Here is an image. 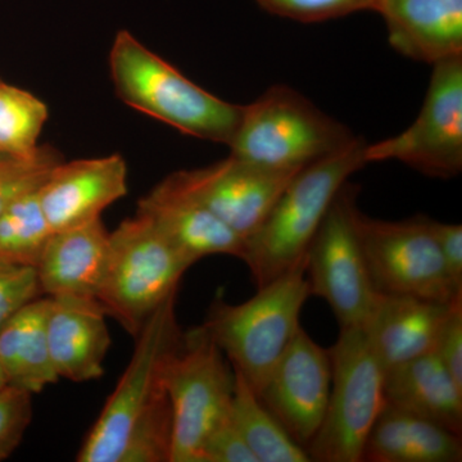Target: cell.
<instances>
[{"mask_svg":"<svg viewBox=\"0 0 462 462\" xmlns=\"http://www.w3.org/2000/svg\"><path fill=\"white\" fill-rule=\"evenodd\" d=\"M171 294L136 334L135 348L114 393L85 438L79 462H170L171 403L163 370L181 339Z\"/></svg>","mask_w":462,"mask_h":462,"instance_id":"1","label":"cell"},{"mask_svg":"<svg viewBox=\"0 0 462 462\" xmlns=\"http://www.w3.org/2000/svg\"><path fill=\"white\" fill-rule=\"evenodd\" d=\"M366 147L363 138H356L348 147L303 167L291 179L263 224L245 239L242 261L257 288L305 256L340 188L369 165Z\"/></svg>","mask_w":462,"mask_h":462,"instance_id":"2","label":"cell"},{"mask_svg":"<svg viewBox=\"0 0 462 462\" xmlns=\"http://www.w3.org/2000/svg\"><path fill=\"white\" fill-rule=\"evenodd\" d=\"M118 98L179 132L229 145L243 106L208 93L147 50L129 32L116 35L109 56Z\"/></svg>","mask_w":462,"mask_h":462,"instance_id":"3","label":"cell"},{"mask_svg":"<svg viewBox=\"0 0 462 462\" xmlns=\"http://www.w3.org/2000/svg\"><path fill=\"white\" fill-rule=\"evenodd\" d=\"M257 289L256 296L239 305L218 298L200 325L256 393L300 329V311L311 296L306 254Z\"/></svg>","mask_w":462,"mask_h":462,"instance_id":"4","label":"cell"},{"mask_svg":"<svg viewBox=\"0 0 462 462\" xmlns=\"http://www.w3.org/2000/svg\"><path fill=\"white\" fill-rule=\"evenodd\" d=\"M357 136L287 85H273L243 106L230 154L272 169H303Z\"/></svg>","mask_w":462,"mask_h":462,"instance_id":"5","label":"cell"},{"mask_svg":"<svg viewBox=\"0 0 462 462\" xmlns=\"http://www.w3.org/2000/svg\"><path fill=\"white\" fill-rule=\"evenodd\" d=\"M191 264L156 225L136 214L109 233L97 300L106 314L135 337L158 307L178 291Z\"/></svg>","mask_w":462,"mask_h":462,"instance_id":"6","label":"cell"},{"mask_svg":"<svg viewBox=\"0 0 462 462\" xmlns=\"http://www.w3.org/2000/svg\"><path fill=\"white\" fill-rule=\"evenodd\" d=\"M329 355V401L307 454L311 461L361 462L367 437L387 403L385 370L363 327L342 328Z\"/></svg>","mask_w":462,"mask_h":462,"instance_id":"7","label":"cell"},{"mask_svg":"<svg viewBox=\"0 0 462 462\" xmlns=\"http://www.w3.org/2000/svg\"><path fill=\"white\" fill-rule=\"evenodd\" d=\"M172 411L170 462H200L207 437L229 415L233 366L202 327L182 333L163 370Z\"/></svg>","mask_w":462,"mask_h":462,"instance_id":"8","label":"cell"},{"mask_svg":"<svg viewBox=\"0 0 462 462\" xmlns=\"http://www.w3.org/2000/svg\"><path fill=\"white\" fill-rule=\"evenodd\" d=\"M357 185L346 181L306 251L310 294L327 300L342 328L364 327L379 294L358 236Z\"/></svg>","mask_w":462,"mask_h":462,"instance_id":"9","label":"cell"},{"mask_svg":"<svg viewBox=\"0 0 462 462\" xmlns=\"http://www.w3.org/2000/svg\"><path fill=\"white\" fill-rule=\"evenodd\" d=\"M358 236L370 281L383 296H409L451 302L462 296L447 273L430 229V218H372L360 211Z\"/></svg>","mask_w":462,"mask_h":462,"instance_id":"10","label":"cell"},{"mask_svg":"<svg viewBox=\"0 0 462 462\" xmlns=\"http://www.w3.org/2000/svg\"><path fill=\"white\" fill-rule=\"evenodd\" d=\"M367 163L400 161L430 178L451 179L462 170V56L433 65L415 123L366 147Z\"/></svg>","mask_w":462,"mask_h":462,"instance_id":"11","label":"cell"},{"mask_svg":"<svg viewBox=\"0 0 462 462\" xmlns=\"http://www.w3.org/2000/svg\"><path fill=\"white\" fill-rule=\"evenodd\" d=\"M300 170L272 169L230 154L214 165L176 171L167 179L245 240Z\"/></svg>","mask_w":462,"mask_h":462,"instance_id":"12","label":"cell"},{"mask_svg":"<svg viewBox=\"0 0 462 462\" xmlns=\"http://www.w3.org/2000/svg\"><path fill=\"white\" fill-rule=\"evenodd\" d=\"M330 385L329 349L300 328L256 394L291 439L307 451L324 420Z\"/></svg>","mask_w":462,"mask_h":462,"instance_id":"13","label":"cell"},{"mask_svg":"<svg viewBox=\"0 0 462 462\" xmlns=\"http://www.w3.org/2000/svg\"><path fill=\"white\" fill-rule=\"evenodd\" d=\"M126 194L127 166L118 154L58 163L39 187L42 208L53 233L100 218Z\"/></svg>","mask_w":462,"mask_h":462,"instance_id":"14","label":"cell"},{"mask_svg":"<svg viewBox=\"0 0 462 462\" xmlns=\"http://www.w3.org/2000/svg\"><path fill=\"white\" fill-rule=\"evenodd\" d=\"M48 298V346L58 378L76 383L100 378L111 346L106 310L97 298Z\"/></svg>","mask_w":462,"mask_h":462,"instance_id":"15","label":"cell"},{"mask_svg":"<svg viewBox=\"0 0 462 462\" xmlns=\"http://www.w3.org/2000/svg\"><path fill=\"white\" fill-rule=\"evenodd\" d=\"M136 214L148 217L193 264L212 254L242 260L245 254L242 236L167 178L139 200Z\"/></svg>","mask_w":462,"mask_h":462,"instance_id":"16","label":"cell"},{"mask_svg":"<svg viewBox=\"0 0 462 462\" xmlns=\"http://www.w3.org/2000/svg\"><path fill=\"white\" fill-rule=\"evenodd\" d=\"M374 12L402 56L430 65L462 56V0H375Z\"/></svg>","mask_w":462,"mask_h":462,"instance_id":"17","label":"cell"},{"mask_svg":"<svg viewBox=\"0 0 462 462\" xmlns=\"http://www.w3.org/2000/svg\"><path fill=\"white\" fill-rule=\"evenodd\" d=\"M451 302L379 294L363 328L385 372L436 352Z\"/></svg>","mask_w":462,"mask_h":462,"instance_id":"18","label":"cell"},{"mask_svg":"<svg viewBox=\"0 0 462 462\" xmlns=\"http://www.w3.org/2000/svg\"><path fill=\"white\" fill-rule=\"evenodd\" d=\"M109 233L100 218L54 231L36 264L47 297L97 298L105 273Z\"/></svg>","mask_w":462,"mask_h":462,"instance_id":"19","label":"cell"},{"mask_svg":"<svg viewBox=\"0 0 462 462\" xmlns=\"http://www.w3.org/2000/svg\"><path fill=\"white\" fill-rule=\"evenodd\" d=\"M385 402L462 431V387L455 382L436 352L385 372Z\"/></svg>","mask_w":462,"mask_h":462,"instance_id":"20","label":"cell"},{"mask_svg":"<svg viewBox=\"0 0 462 462\" xmlns=\"http://www.w3.org/2000/svg\"><path fill=\"white\" fill-rule=\"evenodd\" d=\"M460 434L385 403L374 424L363 461L460 462Z\"/></svg>","mask_w":462,"mask_h":462,"instance_id":"21","label":"cell"},{"mask_svg":"<svg viewBox=\"0 0 462 462\" xmlns=\"http://www.w3.org/2000/svg\"><path fill=\"white\" fill-rule=\"evenodd\" d=\"M48 305L50 298H36L0 330V365L8 385L32 396L60 379L48 346Z\"/></svg>","mask_w":462,"mask_h":462,"instance_id":"22","label":"cell"},{"mask_svg":"<svg viewBox=\"0 0 462 462\" xmlns=\"http://www.w3.org/2000/svg\"><path fill=\"white\" fill-rule=\"evenodd\" d=\"M229 419L258 462H310L303 447L291 439L281 422L261 402L256 392L236 372Z\"/></svg>","mask_w":462,"mask_h":462,"instance_id":"23","label":"cell"},{"mask_svg":"<svg viewBox=\"0 0 462 462\" xmlns=\"http://www.w3.org/2000/svg\"><path fill=\"white\" fill-rule=\"evenodd\" d=\"M51 234L39 188L21 194L0 215V261L36 267Z\"/></svg>","mask_w":462,"mask_h":462,"instance_id":"24","label":"cell"},{"mask_svg":"<svg viewBox=\"0 0 462 462\" xmlns=\"http://www.w3.org/2000/svg\"><path fill=\"white\" fill-rule=\"evenodd\" d=\"M48 108L29 91L0 80V153L26 158L38 151Z\"/></svg>","mask_w":462,"mask_h":462,"instance_id":"25","label":"cell"},{"mask_svg":"<svg viewBox=\"0 0 462 462\" xmlns=\"http://www.w3.org/2000/svg\"><path fill=\"white\" fill-rule=\"evenodd\" d=\"M60 162L62 157L50 145L39 147L30 157L0 161V215L18 196L41 187Z\"/></svg>","mask_w":462,"mask_h":462,"instance_id":"26","label":"cell"},{"mask_svg":"<svg viewBox=\"0 0 462 462\" xmlns=\"http://www.w3.org/2000/svg\"><path fill=\"white\" fill-rule=\"evenodd\" d=\"M269 14L302 23H322L374 11L375 0H256Z\"/></svg>","mask_w":462,"mask_h":462,"instance_id":"27","label":"cell"},{"mask_svg":"<svg viewBox=\"0 0 462 462\" xmlns=\"http://www.w3.org/2000/svg\"><path fill=\"white\" fill-rule=\"evenodd\" d=\"M42 294L36 267L0 261V330Z\"/></svg>","mask_w":462,"mask_h":462,"instance_id":"28","label":"cell"},{"mask_svg":"<svg viewBox=\"0 0 462 462\" xmlns=\"http://www.w3.org/2000/svg\"><path fill=\"white\" fill-rule=\"evenodd\" d=\"M32 394L7 385L0 389V461L16 451L32 419Z\"/></svg>","mask_w":462,"mask_h":462,"instance_id":"29","label":"cell"},{"mask_svg":"<svg viewBox=\"0 0 462 462\" xmlns=\"http://www.w3.org/2000/svg\"><path fill=\"white\" fill-rule=\"evenodd\" d=\"M200 462H258L229 415L207 437Z\"/></svg>","mask_w":462,"mask_h":462,"instance_id":"30","label":"cell"},{"mask_svg":"<svg viewBox=\"0 0 462 462\" xmlns=\"http://www.w3.org/2000/svg\"><path fill=\"white\" fill-rule=\"evenodd\" d=\"M436 354L462 387V296L449 305L436 346Z\"/></svg>","mask_w":462,"mask_h":462,"instance_id":"31","label":"cell"},{"mask_svg":"<svg viewBox=\"0 0 462 462\" xmlns=\"http://www.w3.org/2000/svg\"><path fill=\"white\" fill-rule=\"evenodd\" d=\"M430 229L443 261L447 273L457 291H462V226L457 224H445L431 220Z\"/></svg>","mask_w":462,"mask_h":462,"instance_id":"32","label":"cell"},{"mask_svg":"<svg viewBox=\"0 0 462 462\" xmlns=\"http://www.w3.org/2000/svg\"><path fill=\"white\" fill-rule=\"evenodd\" d=\"M8 382L7 378H5V372H3L2 365H0V389L7 387Z\"/></svg>","mask_w":462,"mask_h":462,"instance_id":"33","label":"cell"},{"mask_svg":"<svg viewBox=\"0 0 462 462\" xmlns=\"http://www.w3.org/2000/svg\"><path fill=\"white\" fill-rule=\"evenodd\" d=\"M9 157H5V154L0 153V161L8 160Z\"/></svg>","mask_w":462,"mask_h":462,"instance_id":"34","label":"cell"}]
</instances>
